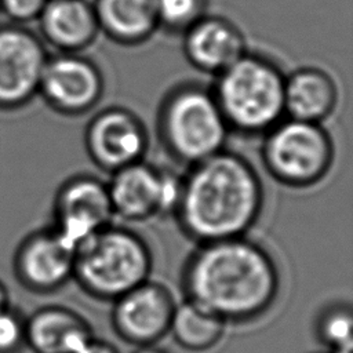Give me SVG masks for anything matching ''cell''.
Listing matches in <instances>:
<instances>
[{
	"label": "cell",
	"instance_id": "26",
	"mask_svg": "<svg viewBox=\"0 0 353 353\" xmlns=\"http://www.w3.org/2000/svg\"><path fill=\"white\" fill-rule=\"evenodd\" d=\"M10 303V295H8V290L4 285V283L0 280V307L6 306Z\"/></svg>",
	"mask_w": 353,
	"mask_h": 353
},
{
	"label": "cell",
	"instance_id": "29",
	"mask_svg": "<svg viewBox=\"0 0 353 353\" xmlns=\"http://www.w3.org/2000/svg\"><path fill=\"white\" fill-rule=\"evenodd\" d=\"M0 6H1V0H0Z\"/></svg>",
	"mask_w": 353,
	"mask_h": 353
},
{
	"label": "cell",
	"instance_id": "4",
	"mask_svg": "<svg viewBox=\"0 0 353 353\" xmlns=\"http://www.w3.org/2000/svg\"><path fill=\"white\" fill-rule=\"evenodd\" d=\"M152 266L146 240L132 229L110 223L76 248L73 279L87 295L113 302L146 281Z\"/></svg>",
	"mask_w": 353,
	"mask_h": 353
},
{
	"label": "cell",
	"instance_id": "1",
	"mask_svg": "<svg viewBox=\"0 0 353 353\" xmlns=\"http://www.w3.org/2000/svg\"><path fill=\"white\" fill-rule=\"evenodd\" d=\"M185 299L226 324L262 317L280 292V272L270 252L245 236L200 243L181 274Z\"/></svg>",
	"mask_w": 353,
	"mask_h": 353
},
{
	"label": "cell",
	"instance_id": "15",
	"mask_svg": "<svg viewBox=\"0 0 353 353\" xmlns=\"http://www.w3.org/2000/svg\"><path fill=\"white\" fill-rule=\"evenodd\" d=\"M94 338L88 321L62 305H46L26 316V347L33 353H79Z\"/></svg>",
	"mask_w": 353,
	"mask_h": 353
},
{
	"label": "cell",
	"instance_id": "2",
	"mask_svg": "<svg viewBox=\"0 0 353 353\" xmlns=\"http://www.w3.org/2000/svg\"><path fill=\"white\" fill-rule=\"evenodd\" d=\"M262 207L259 174L247 159L223 149L189 165L174 215L182 232L200 244L245 236Z\"/></svg>",
	"mask_w": 353,
	"mask_h": 353
},
{
	"label": "cell",
	"instance_id": "18",
	"mask_svg": "<svg viewBox=\"0 0 353 353\" xmlns=\"http://www.w3.org/2000/svg\"><path fill=\"white\" fill-rule=\"evenodd\" d=\"M99 32L121 46H139L159 29L154 0H95Z\"/></svg>",
	"mask_w": 353,
	"mask_h": 353
},
{
	"label": "cell",
	"instance_id": "7",
	"mask_svg": "<svg viewBox=\"0 0 353 353\" xmlns=\"http://www.w3.org/2000/svg\"><path fill=\"white\" fill-rule=\"evenodd\" d=\"M106 185L114 216L142 222L157 215H174L181 176L143 159L112 172Z\"/></svg>",
	"mask_w": 353,
	"mask_h": 353
},
{
	"label": "cell",
	"instance_id": "25",
	"mask_svg": "<svg viewBox=\"0 0 353 353\" xmlns=\"http://www.w3.org/2000/svg\"><path fill=\"white\" fill-rule=\"evenodd\" d=\"M132 353H168L164 349L156 346V345H143V346H137V349Z\"/></svg>",
	"mask_w": 353,
	"mask_h": 353
},
{
	"label": "cell",
	"instance_id": "13",
	"mask_svg": "<svg viewBox=\"0 0 353 353\" xmlns=\"http://www.w3.org/2000/svg\"><path fill=\"white\" fill-rule=\"evenodd\" d=\"M76 250L51 226L29 233L18 244L12 269L18 283L30 292L50 294L73 279Z\"/></svg>",
	"mask_w": 353,
	"mask_h": 353
},
{
	"label": "cell",
	"instance_id": "6",
	"mask_svg": "<svg viewBox=\"0 0 353 353\" xmlns=\"http://www.w3.org/2000/svg\"><path fill=\"white\" fill-rule=\"evenodd\" d=\"M334 142L320 123L284 117L263 134L261 157L279 183L310 188L325 178L334 163Z\"/></svg>",
	"mask_w": 353,
	"mask_h": 353
},
{
	"label": "cell",
	"instance_id": "19",
	"mask_svg": "<svg viewBox=\"0 0 353 353\" xmlns=\"http://www.w3.org/2000/svg\"><path fill=\"white\" fill-rule=\"evenodd\" d=\"M226 323L189 299L176 303L168 334L185 350L205 352L223 336Z\"/></svg>",
	"mask_w": 353,
	"mask_h": 353
},
{
	"label": "cell",
	"instance_id": "23",
	"mask_svg": "<svg viewBox=\"0 0 353 353\" xmlns=\"http://www.w3.org/2000/svg\"><path fill=\"white\" fill-rule=\"evenodd\" d=\"M48 0H1L0 8L14 22L26 23L37 19Z\"/></svg>",
	"mask_w": 353,
	"mask_h": 353
},
{
	"label": "cell",
	"instance_id": "20",
	"mask_svg": "<svg viewBox=\"0 0 353 353\" xmlns=\"http://www.w3.org/2000/svg\"><path fill=\"white\" fill-rule=\"evenodd\" d=\"M317 339L330 350L353 345V314L346 303L327 306L316 321Z\"/></svg>",
	"mask_w": 353,
	"mask_h": 353
},
{
	"label": "cell",
	"instance_id": "17",
	"mask_svg": "<svg viewBox=\"0 0 353 353\" xmlns=\"http://www.w3.org/2000/svg\"><path fill=\"white\" fill-rule=\"evenodd\" d=\"M336 103L338 87L325 70L316 66H303L285 74V117L321 124L332 114Z\"/></svg>",
	"mask_w": 353,
	"mask_h": 353
},
{
	"label": "cell",
	"instance_id": "9",
	"mask_svg": "<svg viewBox=\"0 0 353 353\" xmlns=\"http://www.w3.org/2000/svg\"><path fill=\"white\" fill-rule=\"evenodd\" d=\"M105 80L99 66L80 52L48 55L39 95L57 113L80 116L101 101Z\"/></svg>",
	"mask_w": 353,
	"mask_h": 353
},
{
	"label": "cell",
	"instance_id": "3",
	"mask_svg": "<svg viewBox=\"0 0 353 353\" xmlns=\"http://www.w3.org/2000/svg\"><path fill=\"white\" fill-rule=\"evenodd\" d=\"M285 74L272 59L245 52L211 87L230 132L263 135L285 117Z\"/></svg>",
	"mask_w": 353,
	"mask_h": 353
},
{
	"label": "cell",
	"instance_id": "8",
	"mask_svg": "<svg viewBox=\"0 0 353 353\" xmlns=\"http://www.w3.org/2000/svg\"><path fill=\"white\" fill-rule=\"evenodd\" d=\"M114 214L106 182L95 175L77 174L57 190L51 228L74 250L112 223Z\"/></svg>",
	"mask_w": 353,
	"mask_h": 353
},
{
	"label": "cell",
	"instance_id": "27",
	"mask_svg": "<svg viewBox=\"0 0 353 353\" xmlns=\"http://www.w3.org/2000/svg\"><path fill=\"white\" fill-rule=\"evenodd\" d=\"M331 353H353V345H347V346H342L334 350H330Z\"/></svg>",
	"mask_w": 353,
	"mask_h": 353
},
{
	"label": "cell",
	"instance_id": "16",
	"mask_svg": "<svg viewBox=\"0 0 353 353\" xmlns=\"http://www.w3.org/2000/svg\"><path fill=\"white\" fill-rule=\"evenodd\" d=\"M37 19L41 40L58 52H81L99 33L92 3L87 0H48Z\"/></svg>",
	"mask_w": 353,
	"mask_h": 353
},
{
	"label": "cell",
	"instance_id": "21",
	"mask_svg": "<svg viewBox=\"0 0 353 353\" xmlns=\"http://www.w3.org/2000/svg\"><path fill=\"white\" fill-rule=\"evenodd\" d=\"M207 0H154L159 28L170 33H183L205 15Z\"/></svg>",
	"mask_w": 353,
	"mask_h": 353
},
{
	"label": "cell",
	"instance_id": "12",
	"mask_svg": "<svg viewBox=\"0 0 353 353\" xmlns=\"http://www.w3.org/2000/svg\"><path fill=\"white\" fill-rule=\"evenodd\" d=\"M175 306L170 288L148 279L113 301L112 328L130 345H156L168 334Z\"/></svg>",
	"mask_w": 353,
	"mask_h": 353
},
{
	"label": "cell",
	"instance_id": "11",
	"mask_svg": "<svg viewBox=\"0 0 353 353\" xmlns=\"http://www.w3.org/2000/svg\"><path fill=\"white\" fill-rule=\"evenodd\" d=\"M85 152L101 170L112 174L145 159L149 134L130 109L110 106L98 112L84 130Z\"/></svg>",
	"mask_w": 353,
	"mask_h": 353
},
{
	"label": "cell",
	"instance_id": "5",
	"mask_svg": "<svg viewBox=\"0 0 353 353\" xmlns=\"http://www.w3.org/2000/svg\"><path fill=\"white\" fill-rule=\"evenodd\" d=\"M157 134L175 161L192 165L223 150L230 130L212 90L189 81L165 94L157 113Z\"/></svg>",
	"mask_w": 353,
	"mask_h": 353
},
{
	"label": "cell",
	"instance_id": "28",
	"mask_svg": "<svg viewBox=\"0 0 353 353\" xmlns=\"http://www.w3.org/2000/svg\"><path fill=\"white\" fill-rule=\"evenodd\" d=\"M312 353H331L330 350L328 352H324V350H319V352H312Z\"/></svg>",
	"mask_w": 353,
	"mask_h": 353
},
{
	"label": "cell",
	"instance_id": "10",
	"mask_svg": "<svg viewBox=\"0 0 353 353\" xmlns=\"http://www.w3.org/2000/svg\"><path fill=\"white\" fill-rule=\"evenodd\" d=\"M47 59L36 33L19 25L0 26V110L19 109L39 94Z\"/></svg>",
	"mask_w": 353,
	"mask_h": 353
},
{
	"label": "cell",
	"instance_id": "24",
	"mask_svg": "<svg viewBox=\"0 0 353 353\" xmlns=\"http://www.w3.org/2000/svg\"><path fill=\"white\" fill-rule=\"evenodd\" d=\"M79 353H119V350L109 342L103 339L94 338L83 350Z\"/></svg>",
	"mask_w": 353,
	"mask_h": 353
},
{
	"label": "cell",
	"instance_id": "22",
	"mask_svg": "<svg viewBox=\"0 0 353 353\" xmlns=\"http://www.w3.org/2000/svg\"><path fill=\"white\" fill-rule=\"evenodd\" d=\"M26 347V316L11 303L0 307V353H22Z\"/></svg>",
	"mask_w": 353,
	"mask_h": 353
},
{
	"label": "cell",
	"instance_id": "14",
	"mask_svg": "<svg viewBox=\"0 0 353 353\" xmlns=\"http://www.w3.org/2000/svg\"><path fill=\"white\" fill-rule=\"evenodd\" d=\"M182 51L197 70L218 76L247 52L241 30L226 18L204 15L183 33Z\"/></svg>",
	"mask_w": 353,
	"mask_h": 353
}]
</instances>
